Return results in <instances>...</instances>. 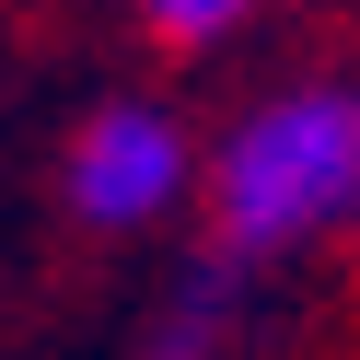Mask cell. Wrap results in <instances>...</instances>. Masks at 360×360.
I'll list each match as a JSON object with an SVG mask.
<instances>
[{"label": "cell", "mask_w": 360, "mask_h": 360, "mask_svg": "<svg viewBox=\"0 0 360 360\" xmlns=\"http://www.w3.org/2000/svg\"><path fill=\"white\" fill-rule=\"evenodd\" d=\"M256 0H140V24L151 35H174V47H198V35H233Z\"/></svg>", "instance_id": "4"}, {"label": "cell", "mask_w": 360, "mask_h": 360, "mask_svg": "<svg viewBox=\"0 0 360 360\" xmlns=\"http://www.w3.org/2000/svg\"><path fill=\"white\" fill-rule=\"evenodd\" d=\"M221 337H233V314H221V279H198L186 302H174V326L151 337L140 360H221Z\"/></svg>", "instance_id": "3"}, {"label": "cell", "mask_w": 360, "mask_h": 360, "mask_svg": "<svg viewBox=\"0 0 360 360\" xmlns=\"http://www.w3.org/2000/svg\"><path fill=\"white\" fill-rule=\"evenodd\" d=\"M210 210L233 256H290V244L360 221V82H302L267 94L256 117L221 140Z\"/></svg>", "instance_id": "1"}, {"label": "cell", "mask_w": 360, "mask_h": 360, "mask_svg": "<svg viewBox=\"0 0 360 360\" xmlns=\"http://www.w3.org/2000/svg\"><path fill=\"white\" fill-rule=\"evenodd\" d=\"M186 174H198V151H186V128L163 105H94L70 128V221H94V233L163 221L186 198Z\"/></svg>", "instance_id": "2"}]
</instances>
